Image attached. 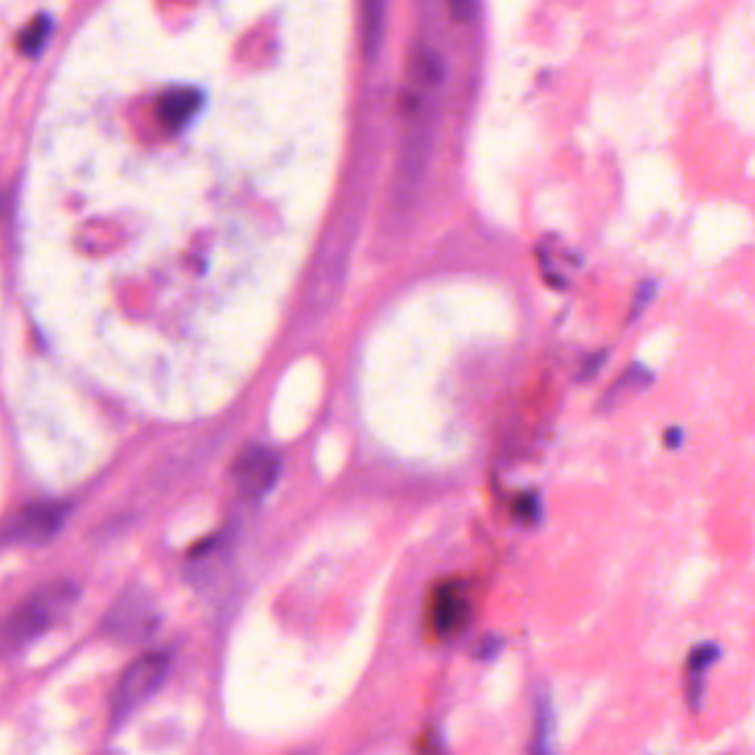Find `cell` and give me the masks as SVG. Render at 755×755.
Segmentation results:
<instances>
[{
  "label": "cell",
  "instance_id": "cell-1",
  "mask_svg": "<svg viewBox=\"0 0 755 755\" xmlns=\"http://www.w3.org/2000/svg\"><path fill=\"white\" fill-rule=\"evenodd\" d=\"M78 596L70 581H51L25 598L5 622V639L12 645H27L40 639L65 614Z\"/></svg>",
  "mask_w": 755,
  "mask_h": 755
},
{
  "label": "cell",
  "instance_id": "cell-2",
  "mask_svg": "<svg viewBox=\"0 0 755 755\" xmlns=\"http://www.w3.org/2000/svg\"><path fill=\"white\" fill-rule=\"evenodd\" d=\"M171 667V658L164 652H149L136 658L120 676L111 696V718L115 722L129 718L143 707L162 686Z\"/></svg>",
  "mask_w": 755,
  "mask_h": 755
},
{
  "label": "cell",
  "instance_id": "cell-3",
  "mask_svg": "<svg viewBox=\"0 0 755 755\" xmlns=\"http://www.w3.org/2000/svg\"><path fill=\"white\" fill-rule=\"evenodd\" d=\"M282 472L280 457L264 446L246 448L233 463V479L246 498L267 496Z\"/></svg>",
  "mask_w": 755,
  "mask_h": 755
},
{
  "label": "cell",
  "instance_id": "cell-4",
  "mask_svg": "<svg viewBox=\"0 0 755 755\" xmlns=\"http://www.w3.org/2000/svg\"><path fill=\"white\" fill-rule=\"evenodd\" d=\"M472 603L459 581H446L432 594L428 618L436 636H453L470 622Z\"/></svg>",
  "mask_w": 755,
  "mask_h": 755
},
{
  "label": "cell",
  "instance_id": "cell-5",
  "mask_svg": "<svg viewBox=\"0 0 755 755\" xmlns=\"http://www.w3.org/2000/svg\"><path fill=\"white\" fill-rule=\"evenodd\" d=\"M432 120H421L414 124V129L408 134L399 160L397 173V200H410L423 180L430 151H432Z\"/></svg>",
  "mask_w": 755,
  "mask_h": 755
},
{
  "label": "cell",
  "instance_id": "cell-6",
  "mask_svg": "<svg viewBox=\"0 0 755 755\" xmlns=\"http://www.w3.org/2000/svg\"><path fill=\"white\" fill-rule=\"evenodd\" d=\"M67 517V503H32L12 519L8 539L21 543H47L60 532Z\"/></svg>",
  "mask_w": 755,
  "mask_h": 755
},
{
  "label": "cell",
  "instance_id": "cell-7",
  "mask_svg": "<svg viewBox=\"0 0 755 755\" xmlns=\"http://www.w3.org/2000/svg\"><path fill=\"white\" fill-rule=\"evenodd\" d=\"M202 107V96L198 89L182 87L166 91L158 102V117L166 129L177 132L191 122Z\"/></svg>",
  "mask_w": 755,
  "mask_h": 755
},
{
  "label": "cell",
  "instance_id": "cell-8",
  "mask_svg": "<svg viewBox=\"0 0 755 755\" xmlns=\"http://www.w3.org/2000/svg\"><path fill=\"white\" fill-rule=\"evenodd\" d=\"M556 711L552 705L549 694H543L536 698L534 709V735L530 742L528 755H556Z\"/></svg>",
  "mask_w": 755,
  "mask_h": 755
},
{
  "label": "cell",
  "instance_id": "cell-9",
  "mask_svg": "<svg viewBox=\"0 0 755 755\" xmlns=\"http://www.w3.org/2000/svg\"><path fill=\"white\" fill-rule=\"evenodd\" d=\"M386 32V5L382 0H370L361 10V47L368 60L380 55Z\"/></svg>",
  "mask_w": 755,
  "mask_h": 755
},
{
  "label": "cell",
  "instance_id": "cell-10",
  "mask_svg": "<svg viewBox=\"0 0 755 755\" xmlns=\"http://www.w3.org/2000/svg\"><path fill=\"white\" fill-rule=\"evenodd\" d=\"M410 74L421 87H436L438 83L444 81V74H446L444 60L436 51L421 47L412 53Z\"/></svg>",
  "mask_w": 755,
  "mask_h": 755
},
{
  "label": "cell",
  "instance_id": "cell-11",
  "mask_svg": "<svg viewBox=\"0 0 755 755\" xmlns=\"http://www.w3.org/2000/svg\"><path fill=\"white\" fill-rule=\"evenodd\" d=\"M51 34V21L47 16H36L18 36V49L25 55H36Z\"/></svg>",
  "mask_w": 755,
  "mask_h": 755
},
{
  "label": "cell",
  "instance_id": "cell-12",
  "mask_svg": "<svg viewBox=\"0 0 755 755\" xmlns=\"http://www.w3.org/2000/svg\"><path fill=\"white\" fill-rule=\"evenodd\" d=\"M720 658V647L718 645H698L694 652L689 654V678L703 680L705 671Z\"/></svg>",
  "mask_w": 755,
  "mask_h": 755
},
{
  "label": "cell",
  "instance_id": "cell-13",
  "mask_svg": "<svg viewBox=\"0 0 755 755\" xmlns=\"http://www.w3.org/2000/svg\"><path fill=\"white\" fill-rule=\"evenodd\" d=\"M515 517L523 523H536L541 519V498L534 492H525L515 500Z\"/></svg>",
  "mask_w": 755,
  "mask_h": 755
},
{
  "label": "cell",
  "instance_id": "cell-14",
  "mask_svg": "<svg viewBox=\"0 0 755 755\" xmlns=\"http://www.w3.org/2000/svg\"><path fill=\"white\" fill-rule=\"evenodd\" d=\"M654 295H656V282H643L641 286H639V290H636V295H634V301H632V312H629V320H636L639 318V314L652 304V299H654Z\"/></svg>",
  "mask_w": 755,
  "mask_h": 755
},
{
  "label": "cell",
  "instance_id": "cell-15",
  "mask_svg": "<svg viewBox=\"0 0 755 755\" xmlns=\"http://www.w3.org/2000/svg\"><path fill=\"white\" fill-rule=\"evenodd\" d=\"M476 3H470V0H453L448 3V14L455 23H470L476 16Z\"/></svg>",
  "mask_w": 755,
  "mask_h": 755
},
{
  "label": "cell",
  "instance_id": "cell-16",
  "mask_svg": "<svg viewBox=\"0 0 755 755\" xmlns=\"http://www.w3.org/2000/svg\"><path fill=\"white\" fill-rule=\"evenodd\" d=\"M607 361V352L603 350V352H594V355H590L585 361H583V366H581V372H579V382H587V380H592V376H596L598 374V370L603 368V363Z\"/></svg>",
  "mask_w": 755,
  "mask_h": 755
},
{
  "label": "cell",
  "instance_id": "cell-17",
  "mask_svg": "<svg viewBox=\"0 0 755 755\" xmlns=\"http://www.w3.org/2000/svg\"><path fill=\"white\" fill-rule=\"evenodd\" d=\"M503 647V641L498 636H487L483 643H481V649H479V658L481 660H492Z\"/></svg>",
  "mask_w": 755,
  "mask_h": 755
},
{
  "label": "cell",
  "instance_id": "cell-18",
  "mask_svg": "<svg viewBox=\"0 0 755 755\" xmlns=\"http://www.w3.org/2000/svg\"><path fill=\"white\" fill-rule=\"evenodd\" d=\"M684 442V432L680 430V428H669L667 432H665V446L667 448H678L680 444Z\"/></svg>",
  "mask_w": 755,
  "mask_h": 755
}]
</instances>
